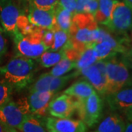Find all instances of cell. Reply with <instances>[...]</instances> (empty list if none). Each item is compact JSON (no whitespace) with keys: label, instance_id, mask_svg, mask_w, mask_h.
Returning <instances> with one entry per match:
<instances>
[{"label":"cell","instance_id":"34","mask_svg":"<svg viewBox=\"0 0 132 132\" xmlns=\"http://www.w3.org/2000/svg\"><path fill=\"white\" fill-rule=\"evenodd\" d=\"M87 2V0H76L75 13H84L85 5H86Z\"/></svg>","mask_w":132,"mask_h":132},{"label":"cell","instance_id":"4","mask_svg":"<svg viewBox=\"0 0 132 132\" xmlns=\"http://www.w3.org/2000/svg\"><path fill=\"white\" fill-rule=\"evenodd\" d=\"M43 28H38L35 32L24 35L17 30L13 35L16 50L20 56L37 59L48 50L42 40Z\"/></svg>","mask_w":132,"mask_h":132},{"label":"cell","instance_id":"7","mask_svg":"<svg viewBox=\"0 0 132 132\" xmlns=\"http://www.w3.org/2000/svg\"><path fill=\"white\" fill-rule=\"evenodd\" d=\"M79 74L78 71L60 76H54L48 73H43L30 87L29 90L30 92L49 91L55 94L58 91L64 88L72 79L75 78Z\"/></svg>","mask_w":132,"mask_h":132},{"label":"cell","instance_id":"13","mask_svg":"<svg viewBox=\"0 0 132 132\" xmlns=\"http://www.w3.org/2000/svg\"><path fill=\"white\" fill-rule=\"evenodd\" d=\"M54 93L49 91H32L27 97L30 113L43 117L48 112L49 103Z\"/></svg>","mask_w":132,"mask_h":132},{"label":"cell","instance_id":"15","mask_svg":"<svg viewBox=\"0 0 132 132\" xmlns=\"http://www.w3.org/2000/svg\"><path fill=\"white\" fill-rule=\"evenodd\" d=\"M28 19L34 26L40 28L51 29L56 25L54 8L52 10L39 9L30 5Z\"/></svg>","mask_w":132,"mask_h":132},{"label":"cell","instance_id":"9","mask_svg":"<svg viewBox=\"0 0 132 132\" xmlns=\"http://www.w3.org/2000/svg\"><path fill=\"white\" fill-rule=\"evenodd\" d=\"M27 115L19 104L11 100L0 107V122L10 132L18 131V128Z\"/></svg>","mask_w":132,"mask_h":132},{"label":"cell","instance_id":"10","mask_svg":"<svg viewBox=\"0 0 132 132\" xmlns=\"http://www.w3.org/2000/svg\"><path fill=\"white\" fill-rule=\"evenodd\" d=\"M21 14V10L13 0H0V24L5 32L13 35L17 31V20Z\"/></svg>","mask_w":132,"mask_h":132},{"label":"cell","instance_id":"1","mask_svg":"<svg viewBox=\"0 0 132 132\" xmlns=\"http://www.w3.org/2000/svg\"><path fill=\"white\" fill-rule=\"evenodd\" d=\"M71 46L81 52L90 43L98 39L99 27L93 14L87 13H74L68 31Z\"/></svg>","mask_w":132,"mask_h":132},{"label":"cell","instance_id":"11","mask_svg":"<svg viewBox=\"0 0 132 132\" xmlns=\"http://www.w3.org/2000/svg\"><path fill=\"white\" fill-rule=\"evenodd\" d=\"M46 126L49 132H85L87 128L81 120L52 117L46 118Z\"/></svg>","mask_w":132,"mask_h":132},{"label":"cell","instance_id":"32","mask_svg":"<svg viewBox=\"0 0 132 132\" xmlns=\"http://www.w3.org/2000/svg\"><path fill=\"white\" fill-rule=\"evenodd\" d=\"M98 7V0H87L84 13L94 15Z\"/></svg>","mask_w":132,"mask_h":132},{"label":"cell","instance_id":"35","mask_svg":"<svg viewBox=\"0 0 132 132\" xmlns=\"http://www.w3.org/2000/svg\"><path fill=\"white\" fill-rule=\"evenodd\" d=\"M126 117L128 121H132V105L124 111Z\"/></svg>","mask_w":132,"mask_h":132},{"label":"cell","instance_id":"18","mask_svg":"<svg viewBox=\"0 0 132 132\" xmlns=\"http://www.w3.org/2000/svg\"><path fill=\"white\" fill-rule=\"evenodd\" d=\"M125 126L126 123L123 118L118 114H112L105 118L95 131L98 132H123L125 130Z\"/></svg>","mask_w":132,"mask_h":132},{"label":"cell","instance_id":"28","mask_svg":"<svg viewBox=\"0 0 132 132\" xmlns=\"http://www.w3.org/2000/svg\"><path fill=\"white\" fill-rule=\"evenodd\" d=\"M29 2L39 9L52 10L59 3V0H29Z\"/></svg>","mask_w":132,"mask_h":132},{"label":"cell","instance_id":"36","mask_svg":"<svg viewBox=\"0 0 132 132\" xmlns=\"http://www.w3.org/2000/svg\"><path fill=\"white\" fill-rule=\"evenodd\" d=\"M124 131L132 132V121H130V122H128V123L126 124Z\"/></svg>","mask_w":132,"mask_h":132},{"label":"cell","instance_id":"22","mask_svg":"<svg viewBox=\"0 0 132 132\" xmlns=\"http://www.w3.org/2000/svg\"><path fill=\"white\" fill-rule=\"evenodd\" d=\"M51 29L54 33V42L52 47L50 48V50L58 51L62 48L71 47L69 42L68 32L62 30L57 25H54V27Z\"/></svg>","mask_w":132,"mask_h":132},{"label":"cell","instance_id":"17","mask_svg":"<svg viewBox=\"0 0 132 132\" xmlns=\"http://www.w3.org/2000/svg\"><path fill=\"white\" fill-rule=\"evenodd\" d=\"M18 131L21 132H46L47 131L46 126V119L43 120V117L32 114H27L22 123L18 128Z\"/></svg>","mask_w":132,"mask_h":132},{"label":"cell","instance_id":"33","mask_svg":"<svg viewBox=\"0 0 132 132\" xmlns=\"http://www.w3.org/2000/svg\"><path fill=\"white\" fill-rule=\"evenodd\" d=\"M59 3L65 9L75 13L76 0H59Z\"/></svg>","mask_w":132,"mask_h":132},{"label":"cell","instance_id":"20","mask_svg":"<svg viewBox=\"0 0 132 132\" xmlns=\"http://www.w3.org/2000/svg\"><path fill=\"white\" fill-rule=\"evenodd\" d=\"M91 46L93 48L97 61L107 60L114 57L118 54V52L113 46L106 40L92 43Z\"/></svg>","mask_w":132,"mask_h":132},{"label":"cell","instance_id":"16","mask_svg":"<svg viewBox=\"0 0 132 132\" xmlns=\"http://www.w3.org/2000/svg\"><path fill=\"white\" fill-rule=\"evenodd\" d=\"M95 90L88 81H78L64 90L63 93L78 100H83L89 97Z\"/></svg>","mask_w":132,"mask_h":132},{"label":"cell","instance_id":"19","mask_svg":"<svg viewBox=\"0 0 132 132\" xmlns=\"http://www.w3.org/2000/svg\"><path fill=\"white\" fill-rule=\"evenodd\" d=\"M54 12L56 25L62 30L68 32L74 13L62 7L60 3L54 7Z\"/></svg>","mask_w":132,"mask_h":132},{"label":"cell","instance_id":"5","mask_svg":"<svg viewBox=\"0 0 132 132\" xmlns=\"http://www.w3.org/2000/svg\"><path fill=\"white\" fill-rule=\"evenodd\" d=\"M74 99L76 111L78 112L80 120L87 126L93 127L98 122L101 117L103 103L101 97L96 91H95L87 98L83 100Z\"/></svg>","mask_w":132,"mask_h":132},{"label":"cell","instance_id":"25","mask_svg":"<svg viewBox=\"0 0 132 132\" xmlns=\"http://www.w3.org/2000/svg\"><path fill=\"white\" fill-rule=\"evenodd\" d=\"M76 68V62L64 57L60 61L53 66L52 69L48 73L54 76H60L67 74Z\"/></svg>","mask_w":132,"mask_h":132},{"label":"cell","instance_id":"23","mask_svg":"<svg viewBox=\"0 0 132 132\" xmlns=\"http://www.w3.org/2000/svg\"><path fill=\"white\" fill-rule=\"evenodd\" d=\"M65 57L64 48L58 51H48L47 50L40 54L37 58L40 64L44 68H49L56 65L59 61H60Z\"/></svg>","mask_w":132,"mask_h":132},{"label":"cell","instance_id":"31","mask_svg":"<svg viewBox=\"0 0 132 132\" xmlns=\"http://www.w3.org/2000/svg\"><path fill=\"white\" fill-rule=\"evenodd\" d=\"M121 61L127 66L128 68L132 70V47L127 48L126 51L122 53Z\"/></svg>","mask_w":132,"mask_h":132},{"label":"cell","instance_id":"8","mask_svg":"<svg viewBox=\"0 0 132 132\" xmlns=\"http://www.w3.org/2000/svg\"><path fill=\"white\" fill-rule=\"evenodd\" d=\"M101 94H106V60H98L89 67L78 71Z\"/></svg>","mask_w":132,"mask_h":132},{"label":"cell","instance_id":"3","mask_svg":"<svg viewBox=\"0 0 132 132\" xmlns=\"http://www.w3.org/2000/svg\"><path fill=\"white\" fill-rule=\"evenodd\" d=\"M106 95L132 85L128 68L121 60H118L114 57L106 60Z\"/></svg>","mask_w":132,"mask_h":132},{"label":"cell","instance_id":"30","mask_svg":"<svg viewBox=\"0 0 132 132\" xmlns=\"http://www.w3.org/2000/svg\"><path fill=\"white\" fill-rule=\"evenodd\" d=\"M42 40L47 49H50L54 42V33L52 29H43Z\"/></svg>","mask_w":132,"mask_h":132},{"label":"cell","instance_id":"2","mask_svg":"<svg viewBox=\"0 0 132 132\" xmlns=\"http://www.w3.org/2000/svg\"><path fill=\"white\" fill-rule=\"evenodd\" d=\"M35 62L28 57H15L5 65L0 66V77L16 91L27 87L32 81Z\"/></svg>","mask_w":132,"mask_h":132},{"label":"cell","instance_id":"27","mask_svg":"<svg viewBox=\"0 0 132 132\" xmlns=\"http://www.w3.org/2000/svg\"><path fill=\"white\" fill-rule=\"evenodd\" d=\"M13 88L5 80L0 79V107L11 100Z\"/></svg>","mask_w":132,"mask_h":132},{"label":"cell","instance_id":"39","mask_svg":"<svg viewBox=\"0 0 132 132\" xmlns=\"http://www.w3.org/2000/svg\"><path fill=\"white\" fill-rule=\"evenodd\" d=\"M25 1H28V2H29V0H25Z\"/></svg>","mask_w":132,"mask_h":132},{"label":"cell","instance_id":"29","mask_svg":"<svg viewBox=\"0 0 132 132\" xmlns=\"http://www.w3.org/2000/svg\"><path fill=\"white\" fill-rule=\"evenodd\" d=\"M8 51V41L5 36V32L0 24V63Z\"/></svg>","mask_w":132,"mask_h":132},{"label":"cell","instance_id":"37","mask_svg":"<svg viewBox=\"0 0 132 132\" xmlns=\"http://www.w3.org/2000/svg\"><path fill=\"white\" fill-rule=\"evenodd\" d=\"M0 132H10V129L6 127L2 123L0 122Z\"/></svg>","mask_w":132,"mask_h":132},{"label":"cell","instance_id":"26","mask_svg":"<svg viewBox=\"0 0 132 132\" xmlns=\"http://www.w3.org/2000/svg\"><path fill=\"white\" fill-rule=\"evenodd\" d=\"M16 27L19 32L24 35H30L32 33L35 32L38 28H40V27L34 26L29 21L28 17L25 16L24 14H21L19 15V19L17 20Z\"/></svg>","mask_w":132,"mask_h":132},{"label":"cell","instance_id":"12","mask_svg":"<svg viewBox=\"0 0 132 132\" xmlns=\"http://www.w3.org/2000/svg\"><path fill=\"white\" fill-rule=\"evenodd\" d=\"M75 111V99L64 93L52 100L48 106L49 113L55 118H70Z\"/></svg>","mask_w":132,"mask_h":132},{"label":"cell","instance_id":"21","mask_svg":"<svg viewBox=\"0 0 132 132\" xmlns=\"http://www.w3.org/2000/svg\"><path fill=\"white\" fill-rule=\"evenodd\" d=\"M114 0H98V7L93 15L98 24L106 25L108 22Z\"/></svg>","mask_w":132,"mask_h":132},{"label":"cell","instance_id":"6","mask_svg":"<svg viewBox=\"0 0 132 132\" xmlns=\"http://www.w3.org/2000/svg\"><path fill=\"white\" fill-rule=\"evenodd\" d=\"M105 26L115 34L126 33L132 29V9L123 2L114 0L110 17Z\"/></svg>","mask_w":132,"mask_h":132},{"label":"cell","instance_id":"38","mask_svg":"<svg viewBox=\"0 0 132 132\" xmlns=\"http://www.w3.org/2000/svg\"><path fill=\"white\" fill-rule=\"evenodd\" d=\"M123 2L125 4H126L129 7H131L132 9V0H124Z\"/></svg>","mask_w":132,"mask_h":132},{"label":"cell","instance_id":"24","mask_svg":"<svg viewBox=\"0 0 132 132\" xmlns=\"http://www.w3.org/2000/svg\"><path fill=\"white\" fill-rule=\"evenodd\" d=\"M96 61L97 59L95 57L93 48L90 43L84 51L80 52L77 60H76L75 68L77 71H79L94 64Z\"/></svg>","mask_w":132,"mask_h":132},{"label":"cell","instance_id":"14","mask_svg":"<svg viewBox=\"0 0 132 132\" xmlns=\"http://www.w3.org/2000/svg\"><path fill=\"white\" fill-rule=\"evenodd\" d=\"M106 101L112 111L124 112L132 105V87L126 86L116 92L106 94Z\"/></svg>","mask_w":132,"mask_h":132}]
</instances>
